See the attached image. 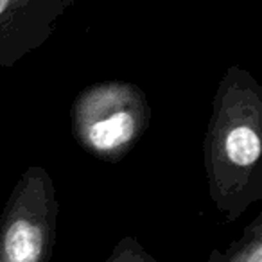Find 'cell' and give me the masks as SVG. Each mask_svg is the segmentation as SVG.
Instances as JSON below:
<instances>
[{
  "label": "cell",
  "mask_w": 262,
  "mask_h": 262,
  "mask_svg": "<svg viewBox=\"0 0 262 262\" xmlns=\"http://www.w3.org/2000/svg\"><path fill=\"white\" fill-rule=\"evenodd\" d=\"M151 108L144 92L126 81L86 86L70 110L76 142L97 160L120 162L147 131Z\"/></svg>",
  "instance_id": "2"
},
{
  "label": "cell",
  "mask_w": 262,
  "mask_h": 262,
  "mask_svg": "<svg viewBox=\"0 0 262 262\" xmlns=\"http://www.w3.org/2000/svg\"><path fill=\"white\" fill-rule=\"evenodd\" d=\"M104 262H157L155 257L135 239V237H124L115 244L110 257Z\"/></svg>",
  "instance_id": "6"
},
{
  "label": "cell",
  "mask_w": 262,
  "mask_h": 262,
  "mask_svg": "<svg viewBox=\"0 0 262 262\" xmlns=\"http://www.w3.org/2000/svg\"><path fill=\"white\" fill-rule=\"evenodd\" d=\"M59 203L47 169L31 165L0 214V262H49Z\"/></svg>",
  "instance_id": "3"
},
{
  "label": "cell",
  "mask_w": 262,
  "mask_h": 262,
  "mask_svg": "<svg viewBox=\"0 0 262 262\" xmlns=\"http://www.w3.org/2000/svg\"><path fill=\"white\" fill-rule=\"evenodd\" d=\"M203 158L208 192L226 221L262 200V88L241 67H230L217 84Z\"/></svg>",
  "instance_id": "1"
},
{
  "label": "cell",
  "mask_w": 262,
  "mask_h": 262,
  "mask_svg": "<svg viewBox=\"0 0 262 262\" xmlns=\"http://www.w3.org/2000/svg\"><path fill=\"white\" fill-rule=\"evenodd\" d=\"M208 262H262V214L244 228L243 235L225 253L212 251Z\"/></svg>",
  "instance_id": "5"
},
{
  "label": "cell",
  "mask_w": 262,
  "mask_h": 262,
  "mask_svg": "<svg viewBox=\"0 0 262 262\" xmlns=\"http://www.w3.org/2000/svg\"><path fill=\"white\" fill-rule=\"evenodd\" d=\"M74 0H0V69L36 51Z\"/></svg>",
  "instance_id": "4"
}]
</instances>
